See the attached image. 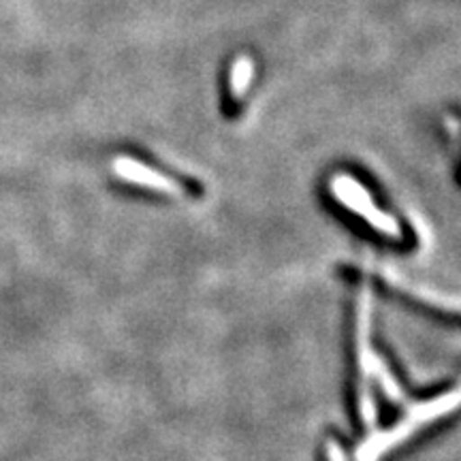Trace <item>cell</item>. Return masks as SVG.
Masks as SVG:
<instances>
[{
    "instance_id": "cell-1",
    "label": "cell",
    "mask_w": 461,
    "mask_h": 461,
    "mask_svg": "<svg viewBox=\"0 0 461 461\" xmlns=\"http://www.w3.org/2000/svg\"><path fill=\"white\" fill-rule=\"evenodd\" d=\"M330 193L346 214L359 221L376 238L384 241H397L403 238L400 221L380 207L372 190L361 180L348 176V173H338L331 177Z\"/></svg>"
},
{
    "instance_id": "cell-2",
    "label": "cell",
    "mask_w": 461,
    "mask_h": 461,
    "mask_svg": "<svg viewBox=\"0 0 461 461\" xmlns=\"http://www.w3.org/2000/svg\"><path fill=\"white\" fill-rule=\"evenodd\" d=\"M455 408H457V391H451L448 395H442L434 402L414 408V411L408 412L393 429L383 431V434L374 438L370 445L366 447V451H363V459L372 461L376 459L378 455L391 451L393 447H400L402 442L408 440V436L417 434L419 429H423L425 425L431 423V420L440 419L442 414L455 411Z\"/></svg>"
},
{
    "instance_id": "cell-3",
    "label": "cell",
    "mask_w": 461,
    "mask_h": 461,
    "mask_svg": "<svg viewBox=\"0 0 461 461\" xmlns=\"http://www.w3.org/2000/svg\"><path fill=\"white\" fill-rule=\"evenodd\" d=\"M112 171L120 182L129 184V186L149 190V193H157V194H167V197H176V194H182L188 190L186 188L188 184L176 180V177L165 176L163 171L141 158H132V157L113 158Z\"/></svg>"
},
{
    "instance_id": "cell-4",
    "label": "cell",
    "mask_w": 461,
    "mask_h": 461,
    "mask_svg": "<svg viewBox=\"0 0 461 461\" xmlns=\"http://www.w3.org/2000/svg\"><path fill=\"white\" fill-rule=\"evenodd\" d=\"M255 60L248 54H241L235 58L229 65L227 79H224V103L230 107H240L244 103L246 95L252 88L255 82Z\"/></svg>"
},
{
    "instance_id": "cell-5",
    "label": "cell",
    "mask_w": 461,
    "mask_h": 461,
    "mask_svg": "<svg viewBox=\"0 0 461 461\" xmlns=\"http://www.w3.org/2000/svg\"><path fill=\"white\" fill-rule=\"evenodd\" d=\"M322 461H346L344 451H339L338 442H327L322 447Z\"/></svg>"
}]
</instances>
